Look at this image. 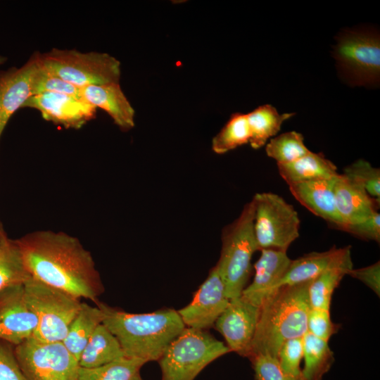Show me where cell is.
Listing matches in <instances>:
<instances>
[{
  "label": "cell",
  "instance_id": "60d3db41",
  "mask_svg": "<svg viewBox=\"0 0 380 380\" xmlns=\"http://www.w3.org/2000/svg\"><path fill=\"white\" fill-rule=\"evenodd\" d=\"M6 61V58L0 55V65L3 64Z\"/></svg>",
  "mask_w": 380,
  "mask_h": 380
},
{
  "label": "cell",
  "instance_id": "d6986e66",
  "mask_svg": "<svg viewBox=\"0 0 380 380\" xmlns=\"http://www.w3.org/2000/svg\"><path fill=\"white\" fill-rule=\"evenodd\" d=\"M80 96L96 108L106 111L122 130L134 126V110L119 82L90 85L80 89Z\"/></svg>",
  "mask_w": 380,
  "mask_h": 380
},
{
  "label": "cell",
  "instance_id": "8fae6325",
  "mask_svg": "<svg viewBox=\"0 0 380 380\" xmlns=\"http://www.w3.org/2000/svg\"><path fill=\"white\" fill-rule=\"evenodd\" d=\"M229 300L215 266L195 292L192 300L177 312L185 327L205 330L214 326Z\"/></svg>",
  "mask_w": 380,
  "mask_h": 380
},
{
  "label": "cell",
  "instance_id": "2e32d148",
  "mask_svg": "<svg viewBox=\"0 0 380 380\" xmlns=\"http://www.w3.org/2000/svg\"><path fill=\"white\" fill-rule=\"evenodd\" d=\"M260 251L261 255L254 265L253 280L241 293L243 298L258 307L276 289L292 260L286 251L275 249Z\"/></svg>",
  "mask_w": 380,
  "mask_h": 380
},
{
  "label": "cell",
  "instance_id": "ba28073f",
  "mask_svg": "<svg viewBox=\"0 0 380 380\" xmlns=\"http://www.w3.org/2000/svg\"><path fill=\"white\" fill-rule=\"evenodd\" d=\"M38 56L44 67L79 89L120 81V63L106 53L53 48Z\"/></svg>",
  "mask_w": 380,
  "mask_h": 380
},
{
  "label": "cell",
  "instance_id": "5bb4252c",
  "mask_svg": "<svg viewBox=\"0 0 380 380\" xmlns=\"http://www.w3.org/2000/svg\"><path fill=\"white\" fill-rule=\"evenodd\" d=\"M39 110L44 119L66 128L77 129L96 115V108L81 97L62 93L31 96L23 108Z\"/></svg>",
  "mask_w": 380,
  "mask_h": 380
},
{
  "label": "cell",
  "instance_id": "ffe728a7",
  "mask_svg": "<svg viewBox=\"0 0 380 380\" xmlns=\"http://www.w3.org/2000/svg\"><path fill=\"white\" fill-rule=\"evenodd\" d=\"M353 268L350 246H346L334 264L310 281L308 289L310 308L329 310L334 290Z\"/></svg>",
  "mask_w": 380,
  "mask_h": 380
},
{
  "label": "cell",
  "instance_id": "30bf717a",
  "mask_svg": "<svg viewBox=\"0 0 380 380\" xmlns=\"http://www.w3.org/2000/svg\"><path fill=\"white\" fill-rule=\"evenodd\" d=\"M14 350L27 380H77L79 361L62 342L31 337L15 346Z\"/></svg>",
  "mask_w": 380,
  "mask_h": 380
},
{
  "label": "cell",
  "instance_id": "8d00e7d4",
  "mask_svg": "<svg viewBox=\"0 0 380 380\" xmlns=\"http://www.w3.org/2000/svg\"><path fill=\"white\" fill-rule=\"evenodd\" d=\"M341 230L346 232L360 239L380 241V214L375 212L368 218L361 222L346 224Z\"/></svg>",
  "mask_w": 380,
  "mask_h": 380
},
{
  "label": "cell",
  "instance_id": "f35d334b",
  "mask_svg": "<svg viewBox=\"0 0 380 380\" xmlns=\"http://www.w3.org/2000/svg\"><path fill=\"white\" fill-rule=\"evenodd\" d=\"M8 239L5 235L3 229L0 227V248L4 246L8 241Z\"/></svg>",
  "mask_w": 380,
  "mask_h": 380
},
{
  "label": "cell",
  "instance_id": "1f68e13d",
  "mask_svg": "<svg viewBox=\"0 0 380 380\" xmlns=\"http://www.w3.org/2000/svg\"><path fill=\"white\" fill-rule=\"evenodd\" d=\"M43 93H62L81 97L79 88L44 67L39 62L38 56V65L32 82V96Z\"/></svg>",
  "mask_w": 380,
  "mask_h": 380
},
{
  "label": "cell",
  "instance_id": "cb8c5ba5",
  "mask_svg": "<svg viewBox=\"0 0 380 380\" xmlns=\"http://www.w3.org/2000/svg\"><path fill=\"white\" fill-rule=\"evenodd\" d=\"M101 310L82 302L81 308L70 323L68 333L62 341L68 350L77 359L96 327L102 323Z\"/></svg>",
  "mask_w": 380,
  "mask_h": 380
},
{
  "label": "cell",
  "instance_id": "603a6c76",
  "mask_svg": "<svg viewBox=\"0 0 380 380\" xmlns=\"http://www.w3.org/2000/svg\"><path fill=\"white\" fill-rule=\"evenodd\" d=\"M126 357L124 351L110 330L99 324L94 330L79 358V365L93 368Z\"/></svg>",
  "mask_w": 380,
  "mask_h": 380
},
{
  "label": "cell",
  "instance_id": "7c38bea8",
  "mask_svg": "<svg viewBox=\"0 0 380 380\" xmlns=\"http://www.w3.org/2000/svg\"><path fill=\"white\" fill-rule=\"evenodd\" d=\"M260 307L241 296L231 299L215 322V329L223 336L230 351L247 357L255 334Z\"/></svg>",
  "mask_w": 380,
  "mask_h": 380
},
{
  "label": "cell",
  "instance_id": "277c9868",
  "mask_svg": "<svg viewBox=\"0 0 380 380\" xmlns=\"http://www.w3.org/2000/svg\"><path fill=\"white\" fill-rule=\"evenodd\" d=\"M255 205L252 198L239 216L222 231V249L215 267L229 300L241 296L251 272V258L258 251L253 229Z\"/></svg>",
  "mask_w": 380,
  "mask_h": 380
},
{
  "label": "cell",
  "instance_id": "484cf974",
  "mask_svg": "<svg viewBox=\"0 0 380 380\" xmlns=\"http://www.w3.org/2000/svg\"><path fill=\"white\" fill-rule=\"evenodd\" d=\"M304 367L302 376L304 380H322L331 367L334 353L328 341L306 332L303 336Z\"/></svg>",
  "mask_w": 380,
  "mask_h": 380
},
{
  "label": "cell",
  "instance_id": "4316f807",
  "mask_svg": "<svg viewBox=\"0 0 380 380\" xmlns=\"http://www.w3.org/2000/svg\"><path fill=\"white\" fill-rule=\"evenodd\" d=\"M145 363L143 360L126 357L96 367H80L77 380H130Z\"/></svg>",
  "mask_w": 380,
  "mask_h": 380
},
{
  "label": "cell",
  "instance_id": "d590c367",
  "mask_svg": "<svg viewBox=\"0 0 380 380\" xmlns=\"http://www.w3.org/2000/svg\"><path fill=\"white\" fill-rule=\"evenodd\" d=\"M13 344L0 340V380H27L17 360Z\"/></svg>",
  "mask_w": 380,
  "mask_h": 380
},
{
  "label": "cell",
  "instance_id": "5b68a950",
  "mask_svg": "<svg viewBox=\"0 0 380 380\" xmlns=\"http://www.w3.org/2000/svg\"><path fill=\"white\" fill-rule=\"evenodd\" d=\"M229 352L227 345L205 330L185 327L158 360L161 380H194L208 365Z\"/></svg>",
  "mask_w": 380,
  "mask_h": 380
},
{
  "label": "cell",
  "instance_id": "9c48e42d",
  "mask_svg": "<svg viewBox=\"0 0 380 380\" xmlns=\"http://www.w3.org/2000/svg\"><path fill=\"white\" fill-rule=\"evenodd\" d=\"M253 200V229L258 251H287L300 234V220L294 207L272 192L258 193Z\"/></svg>",
  "mask_w": 380,
  "mask_h": 380
},
{
  "label": "cell",
  "instance_id": "52a82bcc",
  "mask_svg": "<svg viewBox=\"0 0 380 380\" xmlns=\"http://www.w3.org/2000/svg\"><path fill=\"white\" fill-rule=\"evenodd\" d=\"M333 56L339 75L353 86L373 87L379 82L380 38L376 31L348 30L336 37Z\"/></svg>",
  "mask_w": 380,
  "mask_h": 380
},
{
  "label": "cell",
  "instance_id": "d6a6232c",
  "mask_svg": "<svg viewBox=\"0 0 380 380\" xmlns=\"http://www.w3.org/2000/svg\"><path fill=\"white\" fill-rule=\"evenodd\" d=\"M303 357V337L286 340L281 346L277 353V360L282 370L296 378H303L300 368Z\"/></svg>",
  "mask_w": 380,
  "mask_h": 380
},
{
  "label": "cell",
  "instance_id": "4dcf8cb0",
  "mask_svg": "<svg viewBox=\"0 0 380 380\" xmlns=\"http://www.w3.org/2000/svg\"><path fill=\"white\" fill-rule=\"evenodd\" d=\"M343 175L362 186L368 194L380 200V170L368 161L359 159L346 166Z\"/></svg>",
  "mask_w": 380,
  "mask_h": 380
},
{
  "label": "cell",
  "instance_id": "6da1fadb",
  "mask_svg": "<svg viewBox=\"0 0 380 380\" xmlns=\"http://www.w3.org/2000/svg\"><path fill=\"white\" fill-rule=\"evenodd\" d=\"M32 277L95 303L104 286L90 253L75 237L37 232L15 241Z\"/></svg>",
  "mask_w": 380,
  "mask_h": 380
},
{
  "label": "cell",
  "instance_id": "9a60e30c",
  "mask_svg": "<svg viewBox=\"0 0 380 380\" xmlns=\"http://www.w3.org/2000/svg\"><path fill=\"white\" fill-rule=\"evenodd\" d=\"M37 65L38 53H35L20 68L0 73V137L12 115L32 96Z\"/></svg>",
  "mask_w": 380,
  "mask_h": 380
},
{
  "label": "cell",
  "instance_id": "74e56055",
  "mask_svg": "<svg viewBox=\"0 0 380 380\" xmlns=\"http://www.w3.org/2000/svg\"><path fill=\"white\" fill-rule=\"evenodd\" d=\"M348 275L363 282L379 297L380 296V263L379 261L358 269H351Z\"/></svg>",
  "mask_w": 380,
  "mask_h": 380
},
{
  "label": "cell",
  "instance_id": "e575fe53",
  "mask_svg": "<svg viewBox=\"0 0 380 380\" xmlns=\"http://www.w3.org/2000/svg\"><path fill=\"white\" fill-rule=\"evenodd\" d=\"M340 326L332 322L329 310L310 308L307 318V332L328 341Z\"/></svg>",
  "mask_w": 380,
  "mask_h": 380
},
{
  "label": "cell",
  "instance_id": "836d02e7",
  "mask_svg": "<svg viewBox=\"0 0 380 380\" xmlns=\"http://www.w3.org/2000/svg\"><path fill=\"white\" fill-rule=\"evenodd\" d=\"M255 373V380H304L284 372L277 358L268 355H258L248 359Z\"/></svg>",
  "mask_w": 380,
  "mask_h": 380
},
{
  "label": "cell",
  "instance_id": "83f0119b",
  "mask_svg": "<svg viewBox=\"0 0 380 380\" xmlns=\"http://www.w3.org/2000/svg\"><path fill=\"white\" fill-rule=\"evenodd\" d=\"M250 131L246 114H232L221 130L212 139V150L223 154L249 143Z\"/></svg>",
  "mask_w": 380,
  "mask_h": 380
},
{
  "label": "cell",
  "instance_id": "44dd1931",
  "mask_svg": "<svg viewBox=\"0 0 380 380\" xmlns=\"http://www.w3.org/2000/svg\"><path fill=\"white\" fill-rule=\"evenodd\" d=\"M346 247L334 246L323 252H312L292 260L286 274L277 285H295L309 282L334 264L345 252Z\"/></svg>",
  "mask_w": 380,
  "mask_h": 380
},
{
  "label": "cell",
  "instance_id": "f546056e",
  "mask_svg": "<svg viewBox=\"0 0 380 380\" xmlns=\"http://www.w3.org/2000/svg\"><path fill=\"white\" fill-rule=\"evenodd\" d=\"M15 241L0 248V291L12 285L24 284L30 277Z\"/></svg>",
  "mask_w": 380,
  "mask_h": 380
},
{
  "label": "cell",
  "instance_id": "f1b7e54d",
  "mask_svg": "<svg viewBox=\"0 0 380 380\" xmlns=\"http://www.w3.org/2000/svg\"><path fill=\"white\" fill-rule=\"evenodd\" d=\"M268 157L277 164H287L306 156L310 151L303 136L296 131L286 132L270 139L265 147Z\"/></svg>",
  "mask_w": 380,
  "mask_h": 380
},
{
  "label": "cell",
  "instance_id": "8992f818",
  "mask_svg": "<svg viewBox=\"0 0 380 380\" xmlns=\"http://www.w3.org/2000/svg\"><path fill=\"white\" fill-rule=\"evenodd\" d=\"M25 298L38 320L33 338L46 342H62L79 312L80 298L33 277L24 284Z\"/></svg>",
  "mask_w": 380,
  "mask_h": 380
},
{
  "label": "cell",
  "instance_id": "e0dca14e",
  "mask_svg": "<svg viewBox=\"0 0 380 380\" xmlns=\"http://www.w3.org/2000/svg\"><path fill=\"white\" fill-rule=\"evenodd\" d=\"M334 187L336 210L343 226L365 220L377 211L379 200L343 174L334 177Z\"/></svg>",
  "mask_w": 380,
  "mask_h": 380
},
{
  "label": "cell",
  "instance_id": "7a4b0ae2",
  "mask_svg": "<svg viewBox=\"0 0 380 380\" xmlns=\"http://www.w3.org/2000/svg\"><path fill=\"white\" fill-rule=\"evenodd\" d=\"M96 305L102 311V324L116 337L127 357L158 361L185 328L174 309L130 313L99 300Z\"/></svg>",
  "mask_w": 380,
  "mask_h": 380
},
{
  "label": "cell",
  "instance_id": "7402d4cb",
  "mask_svg": "<svg viewBox=\"0 0 380 380\" xmlns=\"http://www.w3.org/2000/svg\"><path fill=\"white\" fill-rule=\"evenodd\" d=\"M280 176L287 183L294 184L331 179L338 173L335 164L321 153L310 151L306 156L287 164H277Z\"/></svg>",
  "mask_w": 380,
  "mask_h": 380
},
{
  "label": "cell",
  "instance_id": "d4e9b609",
  "mask_svg": "<svg viewBox=\"0 0 380 380\" xmlns=\"http://www.w3.org/2000/svg\"><path fill=\"white\" fill-rule=\"evenodd\" d=\"M293 115V113L280 114L270 104L260 106L246 114L251 146L253 149L262 148L269 139L279 132L282 124Z\"/></svg>",
  "mask_w": 380,
  "mask_h": 380
},
{
  "label": "cell",
  "instance_id": "4fadbf2b",
  "mask_svg": "<svg viewBox=\"0 0 380 380\" xmlns=\"http://www.w3.org/2000/svg\"><path fill=\"white\" fill-rule=\"evenodd\" d=\"M37 325L25 300L23 284L0 291V340L17 346L32 337Z\"/></svg>",
  "mask_w": 380,
  "mask_h": 380
},
{
  "label": "cell",
  "instance_id": "3957f363",
  "mask_svg": "<svg viewBox=\"0 0 380 380\" xmlns=\"http://www.w3.org/2000/svg\"><path fill=\"white\" fill-rule=\"evenodd\" d=\"M310 283L281 286L265 299L260 307L247 358L258 355L277 358L284 341L305 335L310 308L308 296Z\"/></svg>",
  "mask_w": 380,
  "mask_h": 380
},
{
  "label": "cell",
  "instance_id": "ac0fdd59",
  "mask_svg": "<svg viewBox=\"0 0 380 380\" xmlns=\"http://www.w3.org/2000/svg\"><path fill=\"white\" fill-rule=\"evenodd\" d=\"M335 177L294 184L289 186L292 196L302 205L334 227L341 229L343 223L336 206L334 187Z\"/></svg>",
  "mask_w": 380,
  "mask_h": 380
},
{
  "label": "cell",
  "instance_id": "ab89813d",
  "mask_svg": "<svg viewBox=\"0 0 380 380\" xmlns=\"http://www.w3.org/2000/svg\"><path fill=\"white\" fill-rule=\"evenodd\" d=\"M130 380H143V379L141 378L139 372L133 376Z\"/></svg>",
  "mask_w": 380,
  "mask_h": 380
}]
</instances>
